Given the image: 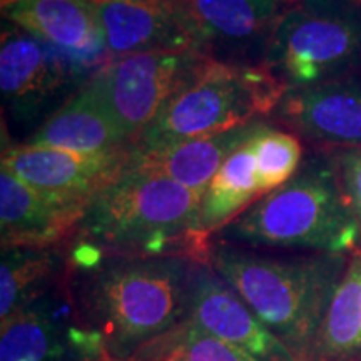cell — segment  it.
I'll return each mask as SVG.
<instances>
[{
    "label": "cell",
    "mask_w": 361,
    "mask_h": 361,
    "mask_svg": "<svg viewBox=\"0 0 361 361\" xmlns=\"http://www.w3.org/2000/svg\"><path fill=\"white\" fill-rule=\"evenodd\" d=\"M67 288L107 358L135 361L189 318L194 255H117L72 238Z\"/></svg>",
    "instance_id": "obj_1"
},
{
    "label": "cell",
    "mask_w": 361,
    "mask_h": 361,
    "mask_svg": "<svg viewBox=\"0 0 361 361\" xmlns=\"http://www.w3.org/2000/svg\"><path fill=\"white\" fill-rule=\"evenodd\" d=\"M206 261L298 361H310L348 266L346 255L274 256L207 241Z\"/></svg>",
    "instance_id": "obj_2"
},
{
    "label": "cell",
    "mask_w": 361,
    "mask_h": 361,
    "mask_svg": "<svg viewBox=\"0 0 361 361\" xmlns=\"http://www.w3.org/2000/svg\"><path fill=\"white\" fill-rule=\"evenodd\" d=\"M204 192L129 166L85 207L74 238L117 255L206 256Z\"/></svg>",
    "instance_id": "obj_3"
},
{
    "label": "cell",
    "mask_w": 361,
    "mask_h": 361,
    "mask_svg": "<svg viewBox=\"0 0 361 361\" xmlns=\"http://www.w3.org/2000/svg\"><path fill=\"white\" fill-rule=\"evenodd\" d=\"M361 226L343 194L338 173L310 166L209 238L213 243L346 255L356 250Z\"/></svg>",
    "instance_id": "obj_4"
},
{
    "label": "cell",
    "mask_w": 361,
    "mask_h": 361,
    "mask_svg": "<svg viewBox=\"0 0 361 361\" xmlns=\"http://www.w3.org/2000/svg\"><path fill=\"white\" fill-rule=\"evenodd\" d=\"M286 92L264 64L238 66L206 59L133 147L156 151L241 128L274 112Z\"/></svg>",
    "instance_id": "obj_5"
},
{
    "label": "cell",
    "mask_w": 361,
    "mask_h": 361,
    "mask_svg": "<svg viewBox=\"0 0 361 361\" xmlns=\"http://www.w3.org/2000/svg\"><path fill=\"white\" fill-rule=\"evenodd\" d=\"M263 64L288 90L361 72V4L295 0L279 13Z\"/></svg>",
    "instance_id": "obj_6"
},
{
    "label": "cell",
    "mask_w": 361,
    "mask_h": 361,
    "mask_svg": "<svg viewBox=\"0 0 361 361\" xmlns=\"http://www.w3.org/2000/svg\"><path fill=\"white\" fill-rule=\"evenodd\" d=\"M206 59L194 49L129 54L107 62L92 79L117 124L134 142Z\"/></svg>",
    "instance_id": "obj_7"
},
{
    "label": "cell",
    "mask_w": 361,
    "mask_h": 361,
    "mask_svg": "<svg viewBox=\"0 0 361 361\" xmlns=\"http://www.w3.org/2000/svg\"><path fill=\"white\" fill-rule=\"evenodd\" d=\"M106 350L82 323L67 278L0 322V361H104Z\"/></svg>",
    "instance_id": "obj_8"
},
{
    "label": "cell",
    "mask_w": 361,
    "mask_h": 361,
    "mask_svg": "<svg viewBox=\"0 0 361 361\" xmlns=\"http://www.w3.org/2000/svg\"><path fill=\"white\" fill-rule=\"evenodd\" d=\"M133 144L106 152H75L24 144L4 152L7 169L27 186L62 204L84 206L129 168Z\"/></svg>",
    "instance_id": "obj_9"
},
{
    "label": "cell",
    "mask_w": 361,
    "mask_h": 361,
    "mask_svg": "<svg viewBox=\"0 0 361 361\" xmlns=\"http://www.w3.org/2000/svg\"><path fill=\"white\" fill-rule=\"evenodd\" d=\"M197 51L213 61L258 66L266 56L283 0H178ZM261 66V64H259Z\"/></svg>",
    "instance_id": "obj_10"
},
{
    "label": "cell",
    "mask_w": 361,
    "mask_h": 361,
    "mask_svg": "<svg viewBox=\"0 0 361 361\" xmlns=\"http://www.w3.org/2000/svg\"><path fill=\"white\" fill-rule=\"evenodd\" d=\"M188 322L245 350L256 361H298L206 258L197 261L194 273Z\"/></svg>",
    "instance_id": "obj_11"
},
{
    "label": "cell",
    "mask_w": 361,
    "mask_h": 361,
    "mask_svg": "<svg viewBox=\"0 0 361 361\" xmlns=\"http://www.w3.org/2000/svg\"><path fill=\"white\" fill-rule=\"evenodd\" d=\"M104 49L114 57L157 51H197L178 0H89Z\"/></svg>",
    "instance_id": "obj_12"
},
{
    "label": "cell",
    "mask_w": 361,
    "mask_h": 361,
    "mask_svg": "<svg viewBox=\"0 0 361 361\" xmlns=\"http://www.w3.org/2000/svg\"><path fill=\"white\" fill-rule=\"evenodd\" d=\"M273 114L318 144L358 147L361 75L288 90Z\"/></svg>",
    "instance_id": "obj_13"
},
{
    "label": "cell",
    "mask_w": 361,
    "mask_h": 361,
    "mask_svg": "<svg viewBox=\"0 0 361 361\" xmlns=\"http://www.w3.org/2000/svg\"><path fill=\"white\" fill-rule=\"evenodd\" d=\"M84 211L49 200L7 169L0 171L2 247L62 245L75 236Z\"/></svg>",
    "instance_id": "obj_14"
},
{
    "label": "cell",
    "mask_w": 361,
    "mask_h": 361,
    "mask_svg": "<svg viewBox=\"0 0 361 361\" xmlns=\"http://www.w3.org/2000/svg\"><path fill=\"white\" fill-rule=\"evenodd\" d=\"M66 64L47 44L8 22L0 45V87L6 104L32 111L47 101L67 79Z\"/></svg>",
    "instance_id": "obj_15"
},
{
    "label": "cell",
    "mask_w": 361,
    "mask_h": 361,
    "mask_svg": "<svg viewBox=\"0 0 361 361\" xmlns=\"http://www.w3.org/2000/svg\"><path fill=\"white\" fill-rule=\"evenodd\" d=\"M27 144L75 152H106L130 146L94 79L45 121Z\"/></svg>",
    "instance_id": "obj_16"
},
{
    "label": "cell",
    "mask_w": 361,
    "mask_h": 361,
    "mask_svg": "<svg viewBox=\"0 0 361 361\" xmlns=\"http://www.w3.org/2000/svg\"><path fill=\"white\" fill-rule=\"evenodd\" d=\"M264 126L261 121H252L226 133L192 139L156 151H135L133 147V159L129 166L146 173L164 176L180 186L204 192L224 161Z\"/></svg>",
    "instance_id": "obj_17"
},
{
    "label": "cell",
    "mask_w": 361,
    "mask_h": 361,
    "mask_svg": "<svg viewBox=\"0 0 361 361\" xmlns=\"http://www.w3.org/2000/svg\"><path fill=\"white\" fill-rule=\"evenodd\" d=\"M2 12L13 25L80 59L104 49L97 17L89 0H20Z\"/></svg>",
    "instance_id": "obj_18"
},
{
    "label": "cell",
    "mask_w": 361,
    "mask_h": 361,
    "mask_svg": "<svg viewBox=\"0 0 361 361\" xmlns=\"http://www.w3.org/2000/svg\"><path fill=\"white\" fill-rule=\"evenodd\" d=\"M67 263L69 251L64 245L2 247L0 322L64 283Z\"/></svg>",
    "instance_id": "obj_19"
},
{
    "label": "cell",
    "mask_w": 361,
    "mask_h": 361,
    "mask_svg": "<svg viewBox=\"0 0 361 361\" xmlns=\"http://www.w3.org/2000/svg\"><path fill=\"white\" fill-rule=\"evenodd\" d=\"M251 139L224 161L206 188L201 202L200 226L207 241L214 233L263 197L256 178V159Z\"/></svg>",
    "instance_id": "obj_20"
},
{
    "label": "cell",
    "mask_w": 361,
    "mask_h": 361,
    "mask_svg": "<svg viewBox=\"0 0 361 361\" xmlns=\"http://www.w3.org/2000/svg\"><path fill=\"white\" fill-rule=\"evenodd\" d=\"M310 361H361V251L351 255Z\"/></svg>",
    "instance_id": "obj_21"
},
{
    "label": "cell",
    "mask_w": 361,
    "mask_h": 361,
    "mask_svg": "<svg viewBox=\"0 0 361 361\" xmlns=\"http://www.w3.org/2000/svg\"><path fill=\"white\" fill-rule=\"evenodd\" d=\"M135 361H256L245 350L186 322Z\"/></svg>",
    "instance_id": "obj_22"
},
{
    "label": "cell",
    "mask_w": 361,
    "mask_h": 361,
    "mask_svg": "<svg viewBox=\"0 0 361 361\" xmlns=\"http://www.w3.org/2000/svg\"><path fill=\"white\" fill-rule=\"evenodd\" d=\"M256 159V178L261 192L268 194L295 178L303 147L295 134L264 126L251 139Z\"/></svg>",
    "instance_id": "obj_23"
},
{
    "label": "cell",
    "mask_w": 361,
    "mask_h": 361,
    "mask_svg": "<svg viewBox=\"0 0 361 361\" xmlns=\"http://www.w3.org/2000/svg\"><path fill=\"white\" fill-rule=\"evenodd\" d=\"M338 179L343 194L361 226V146L345 149L338 157Z\"/></svg>",
    "instance_id": "obj_24"
},
{
    "label": "cell",
    "mask_w": 361,
    "mask_h": 361,
    "mask_svg": "<svg viewBox=\"0 0 361 361\" xmlns=\"http://www.w3.org/2000/svg\"><path fill=\"white\" fill-rule=\"evenodd\" d=\"M0 2H2V8H6L8 6H12V4L20 2V0H0Z\"/></svg>",
    "instance_id": "obj_25"
},
{
    "label": "cell",
    "mask_w": 361,
    "mask_h": 361,
    "mask_svg": "<svg viewBox=\"0 0 361 361\" xmlns=\"http://www.w3.org/2000/svg\"><path fill=\"white\" fill-rule=\"evenodd\" d=\"M104 361H119V360H111V358H107V360H104Z\"/></svg>",
    "instance_id": "obj_26"
},
{
    "label": "cell",
    "mask_w": 361,
    "mask_h": 361,
    "mask_svg": "<svg viewBox=\"0 0 361 361\" xmlns=\"http://www.w3.org/2000/svg\"><path fill=\"white\" fill-rule=\"evenodd\" d=\"M356 2H360V4H361V0H356Z\"/></svg>",
    "instance_id": "obj_27"
}]
</instances>
